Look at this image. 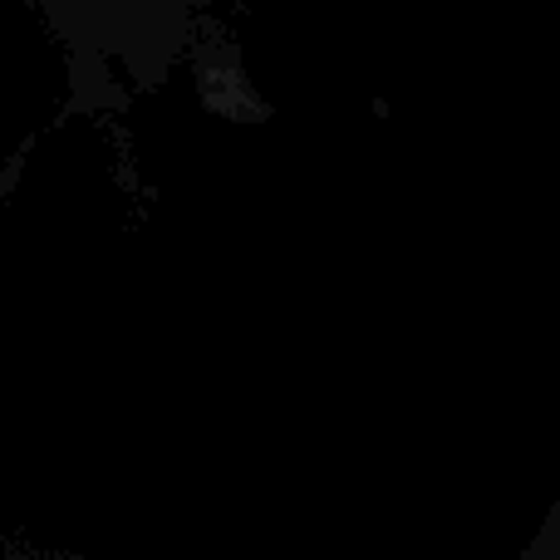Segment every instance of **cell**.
<instances>
[]
</instances>
